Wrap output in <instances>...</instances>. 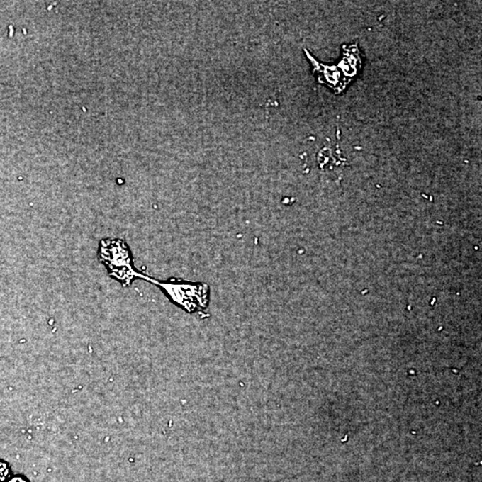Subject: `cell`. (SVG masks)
I'll use <instances>...</instances> for the list:
<instances>
[{"instance_id": "cell-1", "label": "cell", "mask_w": 482, "mask_h": 482, "mask_svg": "<svg viewBox=\"0 0 482 482\" xmlns=\"http://www.w3.org/2000/svg\"><path fill=\"white\" fill-rule=\"evenodd\" d=\"M98 258L110 277L123 287H129L138 279L149 281L150 276L140 273L134 265L133 256L128 244L118 237H106L99 244Z\"/></svg>"}, {"instance_id": "cell-2", "label": "cell", "mask_w": 482, "mask_h": 482, "mask_svg": "<svg viewBox=\"0 0 482 482\" xmlns=\"http://www.w3.org/2000/svg\"><path fill=\"white\" fill-rule=\"evenodd\" d=\"M150 284L157 286L174 304L180 306L188 313L203 311L209 303V286L202 282H189L169 279L158 281L150 277Z\"/></svg>"}, {"instance_id": "cell-3", "label": "cell", "mask_w": 482, "mask_h": 482, "mask_svg": "<svg viewBox=\"0 0 482 482\" xmlns=\"http://www.w3.org/2000/svg\"><path fill=\"white\" fill-rule=\"evenodd\" d=\"M10 476H12L11 466L6 461L0 459V482H5Z\"/></svg>"}, {"instance_id": "cell-4", "label": "cell", "mask_w": 482, "mask_h": 482, "mask_svg": "<svg viewBox=\"0 0 482 482\" xmlns=\"http://www.w3.org/2000/svg\"><path fill=\"white\" fill-rule=\"evenodd\" d=\"M5 482H30L29 478L23 474H16L10 476Z\"/></svg>"}]
</instances>
